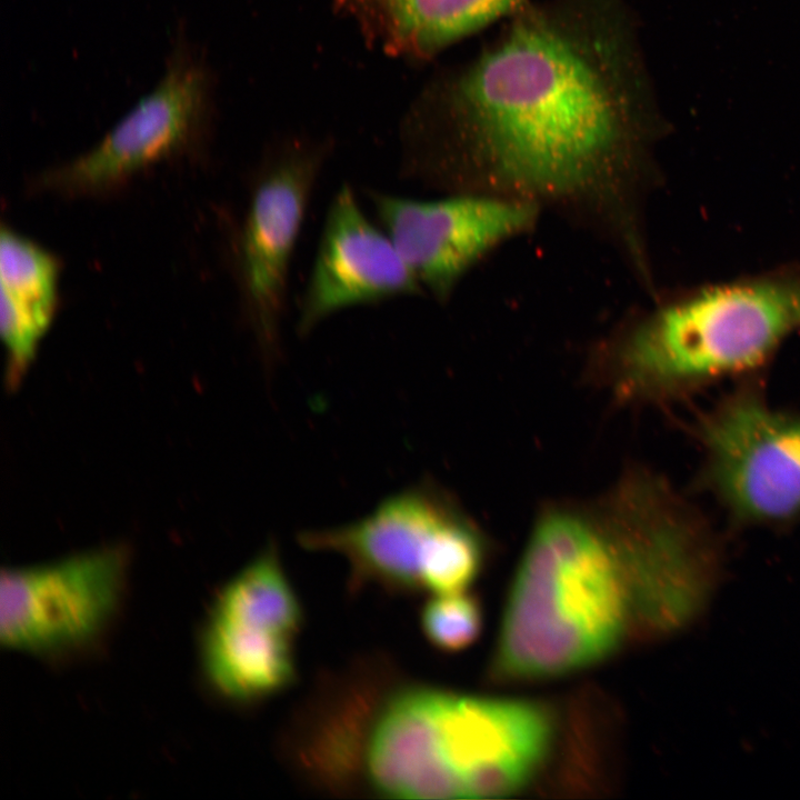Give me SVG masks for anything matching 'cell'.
<instances>
[{
	"mask_svg": "<svg viewBox=\"0 0 800 800\" xmlns=\"http://www.w3.org/2000/svg\"><path fill=\"white\" fill-rule=\"evenodd\" d=\"M460 511L442 489L422 481L386 498L357 521L302 532L299 541L310 550L343 556L357 581L419 589L436 539Z\"/></svg>",
	"mask_w": 800,
	"mask_h": 800,
	"instance_id": "cell-11",
	"label": "cell"
},
{
	"mask_svg": "<svg viewBox=\"0 0 800 800\" xmlns=\"http://www.w3.org/2000/svg\"><path fill=\"white\" fill-rule=\"evenodd\" d=\"M210 89L204 62L178 49L157 86L103 139L71 161L39 173L32 188L69 198L106 196L184 154L207 131Z\"/></svg>",
	"mask_w": 800,
	"mask_h": 800,
	"instance_id": "cell-4",
	"label": "cell"
},
{
	"mask_svg": "<svg viewBox=\"0 0 800 800\" xmlns=\"http://www.w3.org/2000/svg\"><path fill=\"white\" fill-rule=\"evenodd\" d=\"M59 263L9 228L0 238V329L7 382L17 387L31 366L57 308Z\"/></svg>",
	"mask_w": 800,
	"mask_h": 800,
	"instance_id": "cell-13",
	"label": "cell"
},
{
	"mask_svg": "<svg viewBox=\"0 0 800 800\" xmlns=\"http://www.w3.org/2000/svg\"><path fill=\"white\" fill-rule=\"evenodd\" d=\"M701 438L708 480L736 518L770 523L800 516V414L740 394L704 420Z\"/></svg>",
	"mask_w": 800,
	"mask_h": 800,
	"instance_id": "cell-7",
	"label": "cell"
},
{
	"mask_svg": "<svg viewBox=\"0 0 800 800\" xmlns=\"http://www.w3.org/2000/svg\"><path fill=\"white\" fill-rule=\"evenodd\" d=\"M629 520L611 489L546 508L517 568L491 669L498 679H552L603 660L633 620Z\"/></svg>",
	"mask_w": 800,
	"mask_h": 800,
	"instance_id": "cell-2",
	"label": "cell"
},
{
	"mask_svg": "<svg viewBox=\"0 0 800 800\" xmlns=\"http://www.w3.org/2000/svg\"><path fill=\"white\" fill-rule=\"evenodd\" d=\"M438 690L408 689L393 696L371 730L367 773L381 794L398 799H460L459 786L439 743Z\"/></svg>",
	"mask_w": 800,
	"mask_h": 800,
	"instance_id": "cell-12",
	"label": "cell"
},
{
	"mask_svg": "<svg viewBox=\"0 0 800 800\" xmlns=\"http://www.w3.org/2000/svg\"><path fill=\"white\" fill-rule=\"evenodd\" d=\"M128 566L124 547L109 546L53 562L4 569L2 646L44 654L96 640L119 609Z\"/></svg>",
	"mask_w": 800,
	"mask_h": 800,
	"instance_id": "cell-5",
	"label": "cell"
},
{
	"mask_svg": "<svg viewBox=\"0 0 800 800\" xmlns=\"http://www.w3.org/2000/svg\"><path fill=\"white\" fill-rule=\"evenodd\" d=\"M289 639L209 614L201 644L207 678L234 700L274 693L293 678Z\"/></svg>",
	"mask_w": 800,
	"mask_h": 800,
	"instance_id": "cell-14",
	"label": "cell"
},
{
	"mask_svg": "<svg viewBox=\"0 0 800 800\" xmlns=\"http://www.w3.org/2000/svg\"><path fill=\"white\" fill-rule=\"evenodd\" d=\"M437 719L442 758L467 799L507 797L527 787L556 729L541 702L444 691L438 692Z\"/></svg>",
	"mask_w": 800,
	"mask_h": 800,
	"instance_id": "cell-9",
	"label": "cell"
},
{
	"mask_svg": "<svg viewBox=\"0 0 800 800\" xmlns=\"http://www.w3.org/2000/svg\"><path fill=\"white\" fill-rule=\"evenodd\" d=\"M422 628L439 649L459 651L477 640L482 628L479 602L463 593L437 594L422 611Z\"/></svg>",
	"mask_w": 800,
	"mask_h": 800,
	"instance_id": "cell-17",
	"label": "cell"
},
{
	"mask_svg": "<svg viewBox=\"0 0 800 800\" xmlns=\"http://www.w3.org/2000/svg\"><path fill=\"white\" fill-rule=\"evenodd\" d=\"M210 616L288 638L298 630L301 609L273 544L221 589Z\"/></svg>",
	"mask_w": 800,
	"mask_h": 800,
	"instance_id": "cell-15",
	"label": "cell"
},
{
	"mask_svg": "<svg viewBox=\"0 0 800 800\" xmlns=\"http://www.w3.org/2000/svg\"><path fill=\"white\" fill-rule=\"evenodd\" d=\"M399 39L434 50L503 17L521 0H383Z\"/></svg>",
	"mask_w": 800,
	"mask_h": 800,
	"instance_id": "cell-16",
	"label": "cell"
},
{
	"mask_svg": "<svg viewBox=\"0 0 800 800\" xmlns=\"http://www.w3.org/2000/svg\"><path fill=\"white\" fill-rule=\"evenodd\" d=\"M464 148L438 189L462 191L473 163L543 196L589 187L622 140L609 82L566 33L538 20L516 26L461 82Z\"/></svg>",
	"mask_w": 800,
	"mask_h": 800,
	"instance_id": "cell-1",
	"label": "cell"
},
{
	"mask_svg": "<svg viewBox=\"0 0 800 800\" xmlns=\"http://www.w3.org/2000/svg\"><path fill=\"white\" fill-rule=\"evenodd\" d=\"M324 162L322 149L286 147L262 161L252 183L238 272L249 322L269 363L279 357L291 260Z\"/></svg>",
	"mask_w": 800,
	"mask_h": 800,
	"instance_id": "cell-6",
	"label": "cell"
},
{
	"mask_svg": "<svg viewBox=\"0 0 800 800\" xmlns=\"http://www.w3.org/2000/svg\"><path fill=\"white\" fill-rule=\"evenodd\" d=\"M800 329V274L708 287L648 319L612 372L621 394L649 396L761 364Z\"/></svg>",
	"mask_w": 800,
	"mask_h": 800,
	"instance_id": "cell-3",
	"label": "cell"
},
{
	"mask_svg": "<svg viewBox=\"0 0 800 800\" xmlns=\"http://www.w3.org/2000/svg\"><path fill=\"white\" fill-rule=\"evenodd\" d=\"M423 293L391 239L363 212L353 188L342 183L328 206L297 332L307 336L349 308Z\"/></svg>",
	"mask_w": 800,
	"mask_h": 800,
	"instance_id": "cell-10",
	"label": "cell"
},
{
	"mask_svg": "<svg viewBox=\"0 0 800 800\" xmlns=\"http://www.w3.org/2000/svg\"><path fill=\"white\" fill-rule=\"evenodd\" d=\"M379 226L426 293L446 301L464 273L501 242L524 231L536 213L518 198L452 192L419 200L367 188Z\"/></svg>",
	"mask_w": 800,
	"mask_h": 800,
	"instance_id": "cell-8",
	"label": "cell"
}]
</instances>
